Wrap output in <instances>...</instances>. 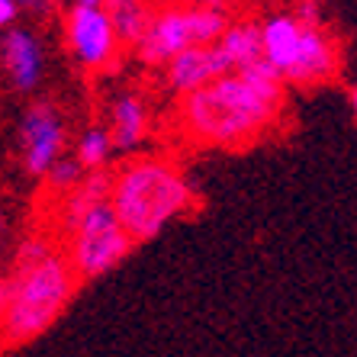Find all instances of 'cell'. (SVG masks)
Instances as JSON below:
<instances>
[{
  "label": "cell",
  "instance_id": "obj_1",
  "mask_svg": "<svg viewBox=\"0 0 357 357\" xmlns=\"http://www.w3.org/2000/svg\"><path fill=\"white\" fill-rule=\"evenodd\" d=\"M283 77L274 65L235 68L190 93H181L177 129L193 145L245 149L277 129L283 116Z\"/></svg>",
  "mask_w": 357,
  "mask_h": 357
},
{
  "label": "cell",
  "instance_id": "obj_2",
  "mask_svg": "<svg viewBox=\"0 0 357 357\" xmlns=\"http://www.w3.org/2000/svg\"><path fill=\"white\" fill-rule=\"evenodd\" d=\"M77 271L68 251L49 238H26L7 274V296L0 309V341L26 344L55 325L77 287Z\"/></svg>",
  "mask_w": 357,
  "mask_h": 357
},
{
  "label": "cell",
  "instance_id": "obj_3",
  "mask_svg": "<svg viewBox=\"0 0 357 357\" xmlns=\"http://www.w3.org/2000/svg\"><path fill=\"white\" fill-rule=\"evenodd\" d=\"M109 203L135 241H149L167 222L197 206V193L167 158H132L113 174Z\"/></svg>",
  "mask_w": 357,
  "mask_h": 357
},
{
  "label": "cell",
  "instance_id": "obj_4",
  "mask_svg": "<svg viewBox=\"0 0 357 357\" xmlns=\"http://www.w3.org/2000/svg\"><path fill=\"white\" fill-rule=\"evenodd\" d=\"M229 23V13L213 3H158L145 36L135 42V55L142 65L165 68L181 52L216 42Z\"/></svg>",
  "mask_w": 357,
  "mask_h": 357
},
{
  "label": "cell",
  "instance_id": "obj_5",
  "mask_svg": "<svg viewBox=\"0 0 357 357\" xmlns=\"http://www.w3.org/2000/svg\"><path fill=\"white\" fill-rule=\"evenodd\" d=\"M65 235V251L81 280H93V277H103L107 271H113L135 245V238L126 232V225L119 222L109 199L93 203L77 222L68 225Z\"/></svg>",
  "mask_w": 357,
  "mask_h": 357
},
{
  "label": "cell",
  "instance_id": "obj_6",
  "mask_svg": "<svg viewBox=\"0 0 357 357\" xmlns=\"http://www.w3.org/2000/svg\"><path fill=\"white\" fill-rule=\"evenodd\" d=\"M65 45L84 71H103L113 65L123 39L113 26L107 3L75 0L65 10Z\"/></svg>",
  "mask_w": 357,
  "mask_h": 357
},
{
  "label": "cell",
  "instance_id": "obj_7",
  "mask_svg": "<svg viewBox=\"0 0 357 357\" xmlns=\"http://www.w3.org/2000/svg\"><path fill=\"white\" fill-rule=\"evenodd\" d=\"M68 129L55 103H33L20 119V149H23V167L33 177H45L49 167L65 155Z\"/></svg>",
  "mask_w": 357,
  "mask_h": 357
},
{
  "label": "cell",
  "instance_id": "obj_8",
  "mask_svg": "<svg viewBox=\"0 0 357 357\" xmlns=\"http://www.w3.org/2000/svg\"><path fill=\"white\" fill-rule=\"evenodd\" d=\"M161 71H165V84L174 93H190V91H197V87H203V84L235 71V61H232V55L225 52L222 42L216 39V42L193 45V49L174 55Z\"/></svg>",
  "mask_w": 357,
  "mask_h": 357
},
{
  "label": "cell",
  "instance_id": "obj_9",
  "mask_svg": "<svg viewBox=\"0 0 357 357\" xmlns=\"http://www.w3.org/2000/svg\"><path fill=\"white\" fill-rule=\"evenodd\" d=\"M0 59H3V71H7L10 84L17 87L20 93H29L39 87L42 81V45L29 29L23 26H10L3 29V39H0Z\"/></svg>",
  "mask_w": 357,
  "mask_h": 357
},
{
  "label": "cell",
  "instance_id": "obj_10",
  "mask_svg": "<svg viewBox=\"0 0 357 357\" xmlns=\"http://www.w3.org/2000/svg\"><path fill=\"white\" fill-rule=\"evenodd\" d=\"M309 23L312 20H303L296 10H277L267 20H261V29H264V61L280 71L283 81H287V75L296 65V55L303 49Z\"/></svg>",
  "mask_w": 357,
  "mask_h": 357
},
{
  "label": "cell",
  "instance_id": "obj_11",
  "mask_svg": "<svg viewBox=\"0 0 357 357\" xmlns=\"http://www.w3.org/2000/svg\"><path fill=\"white\" fill-rule=\"evenodd\" d=\"M107 129L116 142V151H135L142 142L149 139V129H151V109L145 103V97L132 91H123L116 97L109 100V109H107Z\"/></svg>",
  "mask_w": 357,
  "mask_h": 357
},
{
  "label": "cell",
  "instance_id": "obj_12",
  "mask_svg": "<svg viewBox=\"0 0 357 357\" xmlns=\"http://www.w3.org/2000/svg\"><path fill=\"white\" fill-rule=\"evenodd\" d=\"M109 187H113V174H107L103 167H100V171H87V177L77 183L75 190H68L65 197H61V206H59L61 229H68L71 222H77L93 203L109 199Z\"/></svg>",
  "mask_w": 357,
  "mask_h": 357
},
{
  "label": "cell",
  "instance_id": "obj_13",
  "mask_svg": "<svg viewBox=\"0 0 357 357\" xmlns=\"http://www.w3.org/2000/svg\"><path fill=\"white\" fill-rule=\"evenodd\" d=\"M219 42L232 55L235 68L264 61V29H261L258 20H232L225 26V33L219 36Z\"/></svg>",
  "mask_w": 357,
  "mask_h": 357
},
{
  "label": "cell",
  "instance_id": "obj_14",
  "mask_svg": "<svg viewBox=\"0 0 357 357\" xmlns=\"http://www.w3.org/2000/svg\"><path fill=\"white\" fill-rule=\"evenodd\" d=\"M155 7H158V0H107V10L113 17V26H116L123 45L135 49V42L149 29Z\"/></svg>",
  "mask_w": 357,
  "mask_h": 357
},
{
  "label": "cell",
  "instance_id": "obj_15",
  "mask_svg": "<svg viewBox=\"0 0 357 357\" xmlns=\"http://www.w3.org/2000/svg\"><path fill=\"white\" fill-rule=\"evenodd\" d=\"M116 151V142L109 135V129L103 126H91V129H84V135L77 139V149L75 155L81 158V165L87 171H100V167H107L109 155Z\"/></svg>",
  "mask_w": 357,
  "mask_h": 357
},
{
  "label": "cell",
  "instance_id": "obj_16",
  "mask_svg": "<svg viewBox=\"0 0 357 357\" xmlns=\"http://www.w3.org/2000/svg\"><path fill=\"white\" fill-rule=\"evenodd\" d=\"M84 177H87V167L81 165V158H77V155H61V158L49 167L45 183H49V190H55V193L65 197L68 190H75Z\"/></svg>",
  "mask_w": 357,
  "mask_h": 357
},
{
  "label": "cell",
  "instance_id": "obj_17",
  "mask_svg": "<svg viewBox=\"0 0 357 357\" xmlns=\"http://www.w3.org/2000/svg\"><path fill=\"white\" fill-rule=\"evenodd\" d=\"M20 17V3L17 0H0V29H10Z\"/></svg>",
  "mask_w": 357,
  "mask_h": 357
},
{
  "label": "cell",
  "instance_id": "obj_18",
  "mask_svg": "<svg viewBox=\"0 0 357 357\" xmlns=\"http://www.w3.org/2000/svg\"><path fill=\"white\" fill-rule=\"evenodd\" d=\"M20 10H26V13H39V17H45V13H52V7L59 3V0H17Z\"/></svg>",
  "mask_w": 357,
  "mask_h": 357
},
{
  "label": "cell",
  "instance_id": "obj_19",
  "mask_svg": "<svg viewBox=\"0 0 357 357\" xmlns=\"http://www.w3.org/2000/svg\"><path fill=\"white\" fill-rule=\"evenodd\" d=\"M158 3H213V7H222V0H158Z\"/></svg>",
  "mask_w": 357,
  "mask_h": 357
},
{
  "label": "cell",
  "instance_id": "obj_20",
  "mask_svg": "<svg viewBox=\"0 0 357 357\" xmlns=\"http://www.w3.org/2000/svg\"><path fill=\"white\" fill-rule=\"evenodd\" d=\"M3 296H7V277L0 274V309H3Z\"/></svg>",
  "mask_w": 357,
  "mask_h": 357
},
{
  "label": "cell",
  "instance_id": "obj_21",
  "mask_svg": "<svg viewBox=\"0 0 357 357\" xmlns=\"http://www.w3.org/2000/svg\"><path fill=\"white\" fill-rule=\"evenodd\" d=\"M351 109H354V119H357V84L351 87Z\"/></svg>",
  "mask_w": 357,
  "mask_h": 357
},
{
  "label": "cell",
  "instance_id": "obj_22",
  "mask_svg": "<svg viewBox=\"0 0 357 357\" xmlns=\"http://www.w3.org/2000/svg\"><path fill=\"white\" fill-rule=\"evenodd\" d=\"M0 245H3V213H0Z\"/></svg>",
  "mask_w": 357,
  "mask_h": 357
},
{
  "label": "cell",
  "instance_id": "obj_23",
  "mask_svg": "<svg viewBox=\"0 0 357 357\" xmlns=\"http://www.w3.org/2000/svg\"><path fill=\"white\" fill-rule=\"evenodd\" d=\"M225 3H232V0H222V7H225Z\"/></svg>",
  "mask_w": 357,
  "mask_h": 357
}]
</instances>
